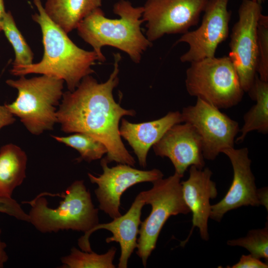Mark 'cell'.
<instances>
[{"mask_svg":"<svg viewBox=\"0 0 268 268\" xmlns=\"http://www.w3.org/2000/svg\"><path fill=\"white\" fill-rule=\"evenodd\" d=\"M114 69L108 79L98 83L90 75L84 77L73 91L63 93L57 111V123L66 133L87 134L107 149L103 158L134 167L135 161L122 142L119 122L123 116H134V110L124 109L114 100L113 90L119 83L121 56L114 54Z\"/></svg>","mask_w":268,"mask_h":268,"instance_id":"obj_1","label":"cell"},{"mask_svg":"<svg viewBox=\"0 0 268 268\" xmlns=\"http://www.w3.org/2000/svg\"><path fill=\"white\" fill-rule=\"evenodd\" d=\"M38 12L32 15L41 30L44 53L39 63L12 67L10 73L22 76L38 73L65 81L73 91L82 79L94 72L92 66L98 61L94 51H86L76 45L67 33L47 14L41 0H33Z\"/></svg>","mask_w":268,"mask_h":268,"instance_id":"obj_2","label":"cell"},{"mask_svg":"<svg viewBox=\"0 0 268 268\" xmlns=\"http://www.w3.org/2000/svg\"><path fill=\"white\" fill-rule=\"evenodd\" d=\"M113 12L120 18H108L100 8L95 9L78 24V34L92 47L100 62L106 60L102 48L109 46L126 53L134 63H139L142 54L152 45L141 31L143 6L135 7L129 1L120 0L114 5Z\"/></svg>","mask_w":268,"mask_h":268,"instance_id":"obj_3","label":"cell"},{"mask_svg":"<svg viewBox=\"0 0 268 268\" xmlns=\"http://www.w3.org/2000/svg\"><path fill=\"white\" fill-rule=\"evenodd\" d=\"M63 199L56 207L48 205L45 192L37 195L28 204L29 222L41 233L71 230L86 233L99 224L98 209L83 180L73 182L60 194Z\"/></svg>","mask_w":268,"mask_h":268,"instance_id":"obj_4","label":"cell"},{"mask_svg":"<svg viewBox=\"0 0 268 268\" xmlns=\"http://www.w3.org/2000/svg\"><path fill=\"white\" fill-rule=\"evenodd\" d=\"M64 81L42 75L31 78L24 75L6 83L18 91L14 101L6 104L13 115L18 117L27 130L34 135L51 131L57 123V106L63 96Z\"/></svg>","mask_w":268,"mask_h":268,"instance_id":"obj_5","label":"cell"},{"mask_svg":"<svg viewBox=\"0 0 268 268\" xmlns=\"http://www.w3.org/2000/svg\"><path fill=\"white\" fill-rule=\"evenodd\" d=\"M185 86L190 95L219 109L237 105L244 93L228 56L207 58L190 63L186 70Z\"/></svg>","mask_w":268,"mask_h":268,"instance_id":"obj_6","label":"cell"},{"mask_svg":"<svg viewBox=\"0 0 268 268\" xmlns=\"http://www.w3.org/2000/svg\"><path fill=\"white\" fill-rule=\"evenodd\" d=\"M175 173L166 179L153 181V187L141 192L145 204L151 206L149 215L141 222L137 240L136 253L144 268L152 252L155 249L160 232L172 215L187 214L191 212L183 196L181 179Z\"/></svg>","mask_w":268,"mask_h":268,"instance_id":"obj_7","label":"cell"},{"mask_svg":"<svg viewBox=\"0 0 268 268\" xmlns=\"http://www.w3.org/2000/svg\"><path fill=\"white\" fill-rule=\"evenodd\" d=\"M183 123L191 125L199 134L204 159L214 160L225 149L234 147L239 132L238 123L219 109L200 98L183 108Z\"/></svg>","mask_w":268,"mask_h":268,"instance_id":"obj_8","label":"cell"},{"mask_svg":"<svg viewBox=\"0 0 268 268\" xmlns=\"http://www.w3.org/2000/svg\"><path fill=\"white\" fill-rule=\"evenodd\" d=\"M262 12L261 4L253 0H242L238 11V19L230 35L228 57L244 92L250 90L257 75V32Z\"/></svg>","mask_w":268,"mask_h":268,"instance_id":"obj_9","label":"cell"},{"mask_svg":"<svg viewBox=\"0 0 268 268\" xmlns=\"http://www.w3.org/2000/svg\"><path fill=\"white\" fill-rule=\"evenodd\" d=\"M208 0H146L142 19L152 42L165 34H184L197 25Z\"/></svg>","mask_w":268,"mask_h":268,"instance_id":"obj_10","label":"cell"},{"mask_svg":"<svg viewBox=\"0 0 268 268\" xmlns=\"http://www.w3.org/2000/svg\"><path fill=\"white\" fill-rule=\"evenodd\" d=\"M229 0H208L200 26L183 34L176 42L186 43L189 46L180 57L182 62L215 57L218 46L228 37L231 15L227 8Z\"/></svg>","mask_w":268,"mask_h":268,"instance_id":"obj_11","label":"cell"},{"mask_svg":"<svg viewBox=\"0 0 268 268\" xmlns=\"http://www.w3.org/2000/svg\"><path fill=\"white\" fill-rule=\"evenodd\" d=\"M101 166L103 171L102 174L95 176L88 173V176L92 183L98 186L94 192L99 209L113 219L122 215L119 210L121 197L128 188L140 183L153 182L163 177L162 172L157 169L141 170L121 163L110 168L103 159Z\"/></svg>","mask_w":268,"mask_h":268,"instance_id":"obj_12","label":"cell"},{"mask_svg":"<svg viewBox=\"0 0 268 268\" xmlns=\"http://www.w3.org/2000/svg\"><path fill=\"white\" fill-rule=\"evenodd\" d=\"M229 159L233 171L231 185L224 197L218 202L211 205L209 218L220 222L228 211L243 206H258L262 205L259 190L251 165L247 147H234L222 151Z\"/></svg>","mask_w":268,"mask_h":268,"instance_id":"obj_13","label":"cell"},{"mask_svg":"<svg viewBox=\"0 0 268 268\" xmlns=\"http://www.w3.org/2000/svg\"><path fill=\"white\" fill-rule=\"evenodd\" d=\"M153 148L156 155L168 157L175 173L184 176L188 168L201 169L205 165L201 138L194 128L183 122L171 127Z\"/></svg>","mask_w":268,"mask_h":268,"instance_id":"obj_14","label":"cell"},{"mask_svg":"<svg viewBox=\"0 0 268 268\" xmlns=\"http://www.w3.org/2000/svg\"><path fill=\"white\" fill-rule=\"evenodd\" d=\"M145 204L142 194L137 195L131 207L124 215L106 223L98 224L91 230L84 233L78 240V245L82 251H92L89 238L94 231L104 229L110 231L113 235L106 239L107 243L112 242L119 243L121 247V256L118 264L119 268H127L128 262L134 250L137 248V236L139 225L141 223V209Z\"/></svg>","mask_w":268,"mask_h":268,"instance_id":"obj_15","label":"cell"},{"mask_svg":"<svg viewBox=\"0 0 268 268\" xmlns=\"http://www.w3.org/2000/svg\"><path fill=\"white\" fill-rule=\"evenodd\" d=\"M212 175L208 168L199 169L191 166L189 177L181 182L184 201L193 214V228L197 227L202 240L209 239L208 220L210 216V200L215 198L217 191L215 183L211 180Z\"/></svg>","mask_w":268,"mask_h":268,"instance_id":"obj_16","label":"cell"},{"mask_svg":"<svg viewBox=\"0 0 268 268\" xmlns=\"http://www.w3.org/2000/svg\"><path fill=\"white\" fill-rule=\"evenodd\" d=\"M183 123L181 113L169 112L156 120L141 123H132L122 120L119 128L121 137L126 140L137 156L139 165L145 168L148 152L151 146L174 125Z\"/></svg>","mask_w":268,"mask_h":268,"instance_id":"obj_17","label":"cell"},{"mask_svg":"<svg viewBox=\"0 0 268 268\" xmlns=\"http://www.w3.org/2000/svg\"><path fill=\"white\" fill-rule=\"evenodd\" d=\"M102 0H47L44 6L49 17L67 33L102 5Z\"/></svg>","mask_w":268,"mask_h":268,"instance_id":"obj_18","label":"cell"},{"mask_svg":"<svg viewBox=\"0 0 268 268\" xmlns=\"http://www.w3.org/2000/svg\"><path fill=\"white\" fill-rule=\"evenodd\" d=\"M27 157L19 146L9 143L0 148V197L11 198L26 178Z\"/></svg>","mask_w":268,"mask_h":268,"instance_id":"obj_19","label":"cell"},{"mask_svg":"<svg viewBox=\"0 0 268 268\" xmlns=\"http://www.w3.org/2000/svg\"><path fill=\"white\" fill-rule=\"evenodd\" d=\"M248 92L256 104L243 117V126L239 130V136L235 139L237 143L243 142L248 133L252 131L264 134L268 133V82L261 80L257 75Z\"/></svg>","mask_w":268,"mask_h":268,"instance_id":"obj_20","label":"cell"},{"mask_svg":"<svg viewBox=\"0 0 268 268\" xmlns=\"http://www.w3.org/2000/svg\"><path fill=\"white\" fill-rule=\"evenodd\" d=\"M116 248L112 247L106 253L98 254L93 251L85 252L73 247L69 255L61 258L65 268H115L113 264Z\"/></svg>","mask_w":268,"mask_h":268,"instance_id":"obj_21","label":"cell"},{"mask_svg":"<svg viewBox=\"0 0 268 268\" xmlns=\"http://www.w3.org/2000/svg\"><path fill=\"white\" fill-rule=\"evenodd\" d=\"M52 137L57 141L76 149L80 154L78 161L90 162L101 158L107 153L103 143L86 134L75 133L66 136L52 135Z\"/></svg>","mask_w":268,"mask_h":268,"instance_id":"obj_22","label":"cell"},{"mask_svg":"<svg viewBox=\"0 0 268 268\" xmlns=\"http://www.w3.org/2000/svg\"><path fill=\"white\" fill-rule=\"evenodd\" d=\"M2 31L14 51L15 60L13 63V67L32 64L33 53L17 28L13 16L9 11L6 12L4 17Z\"/></svg>","mask_w":268,"mask_h":268,"instance_id":"obj_23","label":"cell"},{"mask_svg":"<svg viewBox=\"0 0 268 268\" xmlns=\"http://www.w3.org/2000/svg\"><path fill=\"white\" fill-rule=\"evenodd\" d=\"M227 245L246 249L253 257L268 260V223L262 229L250 230L245 237L228 240Z\"/></svg>","mask_w":268,"mask_h":268,"instance_id":"obj_24","label":"cell"},{"mask_svg":"<svg viewBox=\"0 0 268 268\" xmlns=\"http://www.w3.org/2000/svg\"><path fill=\"white\" fill-rule=\"evenodd\" d=\"M257 74L268 82V17L261 14L257 26Z\"/></svg>","mask_w":268,"mask_h":268,"instance_id":"obj_25","label":"cell"},{"mask_svg":"<svg viewBox=\"0 0 268 268\" xmlns=\"http://www.w3.org/2000/svg\"><path fill=\"white\" fill-rule=\"evenodd\" d=\"M0 212L21 221H29L28 214L24 212L20 205L12 198L0 197Z\"/></svg>","mask_w":268,"mask_h":268,"instance_id":"obj_26","label":"cell"},{"mask_svg":"<svg viewBox=\"0 0 268 268\" xmlns=\"http://www.w3.org/2000/svg\"><path fill=\"white\" fill-rule=\"evenodd\" d=\"M267 263L262 262L260 259L252 255H243L239 262L231 267V268H268Z\"/></svg>","mask_w":268,"mask_h":268,"instance_id":"obj_27","label":"cell"},{"mask_svg":"<svg viewBox=\"0 0 268 268\" xmlns=\"http://www.w3.org/2000/svg\"><path fill=\"white\" fill-rule=\"evenodd\" d=\"M14 116L8 110L5 105L0 106V130L5 126L14 123Z\"/></svg>","mask_w":268,"mask_h":268,"instance_id":"obj_28","label":"cell"},{"mask_svg":"<svg viewBox=\"0 0 268 268\" xmlns=\"http://www.w3.org/2000/svg\"><path fill=\"white\" fill-rule=\"evenodd\" d=\"M1 230L0 229V268L3 267L4 264L7 261L8 257L5 248L6 244L0 239Z\"/></svg>","mask_w":268,"mask_h":268,"instance_id":"obj_29","label":"cell"},{"mask_svg":"<svg viewBox=\"0 0 268 268\" xmlns=\"http://www.w3.org/2000/svg\"><path fill=\"white\" fill-rule=\"evenodd\" d=\"M6 12L5 10L4 1L0 0V32L2 31V25Z\"/></svg>","mask_w":268,"mask_h":268,"instance_id":"obj_30","label":"cell"},{"mask_svg":"<svg viewBox=\"0 0 268 268\" xmlns=\"http://www.w3.org/2000/svg\"><path fill=\"white\" fill-rule=\"evenodd\" d=\"M256 2H257L259 3L262 4V2H263L265 0H253Z\"/></svg>","mask_w":268,"mask_h":268,"instance_id":"obj_31","label":"cell"}]
</instances>
